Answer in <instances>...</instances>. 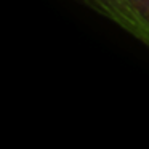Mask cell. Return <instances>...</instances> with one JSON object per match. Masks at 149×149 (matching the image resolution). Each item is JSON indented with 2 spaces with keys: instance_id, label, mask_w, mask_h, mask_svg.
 <instances>
[{
  "instance_id": "2",
  "label": "cell",
  "mask_w": 149,
  "mask_h": 149,
  "mask_svg": "<svg viewBox=\"0 0 149 149\" xmlns=\"http://www.w3.org/2000/svg\"><path fill=\"white\" fill-rule=\"evenodd\" d=\"M127 3L149 29V0H127Z\"/></svg>"
},
{
  "instance_id": "1",
  "label": "cell",
  "mask_w": 149,
  "mask_h": 149,
  "mask_svg": "<svg viewBox=\"0 0 149 149\" xmlns=\"http://www.w3.org/2000/svg\"><path fill=\"white\" fill-rule=\"evenodd\" d=\"M82 3L90 7L96 13L103 15L104 18L114 21L128 34L135 36L143 43L149 45V29L143 21L135 15L130 8L127 0H80Z\"/></svg>"
}]
</instances>
